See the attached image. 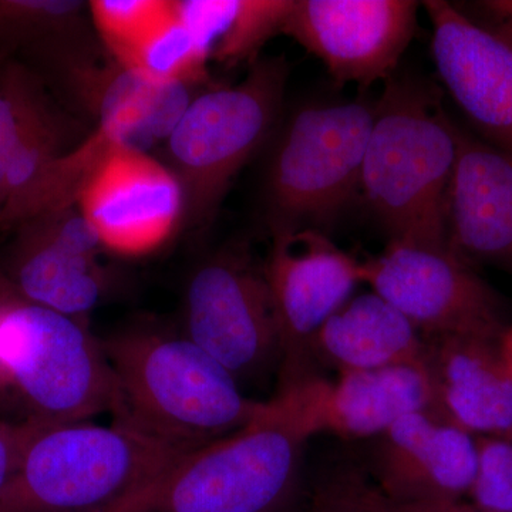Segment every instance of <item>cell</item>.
<instances>
[{"label": "cell", "mask_w": 512, "mask_h": 512, "mask_svg": "<svg viewBox=\"0 0 512 512\" xmlns=\"http://www.w3.org/2000/svg\"><path fill=\"white\" fill-rule=\"evenodd\" d=\"M477 8L484 16L481 26L512 47V0H484Z\"/></svg>", "instance_id": "cell-31"}, {"label": "cell", "mask_w": 512, "mask_h": 512, "mask_svg": "<svg viewBox=\"0 0 512 512\" xmlns=\"http://www.w3.org/2000/svg\"><path fill=\"white\" fill-rule=\"evenodd\" d=\"M313 363L340 373L424 367V339L402 313L375 292L350 298L318 330Z\"/></svg>", "instance_id": "cell-20"}, {"label": "cell", "mask_w": 512, "mask_h": 512, "mask_svg": "<svg viewBox=\"0 0 512 512\" xmlns=\"http://www.w3.org/2000/svg\"><path fill=\"white\" fill-rule=\"evenodd\" d=\"M47 103L45 89L30 67L12 57L0 62V212L13 154L30 121Z\"/></svg>", "instance_id": "cell-24"}, {"label": "cell", "mask_w": 512, "mask_h": 512, "mask_svg": "<svg viewBox=\"0 0 512 512\" xmlns=\"http://www.w3.org/2000/svg\"><path fill=\"white\" fill-rule=\"evenodd\" d=\"M116 384L113 421L185 450L247 426L264 402L184 332L143 323L100 340Z\"/></svg>", "instance_id": "cell-1"}, {"label": "cell", "mask_w": 512, "mask_h": 512, "mask_svg": "<svg viewBox=\"0 0 512 512\" xmlns=\"http://www.w3.org/2000/svg\"><path fill=\"white\" fill-rule=\"evenodd\" d=\"M114 60L160 82L191 86L207 76V56L188 26L178 18L174 2L160 22Z\"/></svg>", "instance_id": "cell-23"}, {"label": "cell", "mask_w": 512, "mask_h": 512, "mask_svg": "<svg viewBox=\"0 0 512 512\" xmlns=\"http://www.w3.org/2000/svg\"><path fill=\"white\" fill-rule=\"evenodd\" d=\"M413 0H293L281 33L308 50L338 84L370 87L393 77L412 43Z\"/></svg>", "instance_id": "cell-11"}, {"label": "cell", "mask_w": 512, "mask_h": 512, "mask_svg": "<svg viewBox=\"0 0 512 512\" xmlns=\"http://www.w3.org/2000/svg\"><path fill=\"white\" fill-rule=\"evenodd\" d=\"M476 440L477 473L468 501L484 512H512V434Z\"/></svg>", "instance_id": "cell-27"}, {"label": "cell", "mask_w": 512, "mask_h": 512, "mask_svg": "<svg viewBox=\"0 0 512 512\" xmlns=\"http://www.w3.org/2000/svg\"><path fill=\"white\" fill-rule=\"evenodd\" d=\"M293 0H177L175 13L197 39L208 62L234 67L252 62L281 33Z\"/></svg>", "instance_id": "cell-21"}, {"label": "cell", "mask_w": 512, "mask_h": 512, "mask_svg": "<svg viewBox=\"0 0 512 512\" xmlns=\"http://www.w3.org/2000/svg\"><path fill=\"white\" fill-rule=\"evenodd\" d=\"M183 332L241 387L279 372L281 330L264 266L239 248L205 259L188 279Z\"/></svg>", "instance_id": "cell-8"}, {"label": "cell", "mask_w": 512, "mask_h": 512, "mask_svg": "<svg viewBox=\"0 0 512 512\" xmlns=\"http://www.w3.org/2000/svg\"><path fill=\"white\" fill-rule=\"evenodd\" d=\"M362 282L421 336H474L500 342L508 328L500 296L450 249L387 244L362 262Z\"/></svg>", "instance_id": "cell-9"}, {"label": "cell", "mask_w": 512, "mask_h": 512, "mask_svg": "<svg viewBox=\"0 0 512 512\" xmlns=\"http://www.w3.org/2000/svg\"><path fill=\"white\" fill-rule=\"evenodd\" d=\"M365 471L343 466L316 484L308 512H375L365 498Z\"/></svg>", "instance_id": "cell-28"}, {"label": "cell", "mask_w": 512, "mask_h": 512, "mask_svg": "<svg viewBox=\"0 0 512 512\" xmlns=\"http://www.w3.org/2000/svg\"><path fill=\"white\" fill-rule=\"evenodd\" d=\"M5 269L23 301L83 320L106 295V251L79 205L37 215L13 227Z\"/></svg>", "instance_id": "cell-12"}, {"label": "cell", "mask_w": 512, "mask_h": 512, "mask_svg": "<svg viewBox=\"0 0 512 512\" xmlns=\"http://www.w3.org/2000/svg\"><path fill=\"white\" fill-rule=\"evenodd\" d=\"M0 383L39 424L89 421L116 400L109 360L83 320L18 296L0 303Z\"/></svg>", "instance_id": "cell-7"}, {"label": "cell", "mask_w": 512, "mask_h": 512, "mask_svg": "<svg viewBox=\"0 0 512 512\" xmlns=\"http://www.w3.org/2000/svg\"><path fill=\"white\" fill-rule=\"evenodd\" d=\"M0 62H3V60H0Z\"/></svg>", "instance_id": "cell-34"}, {"label": "cell", "mask_w": 512, "mask_h": 512, "mask_svg": "<svg viewBox=\"0 0 512 512\" xmlns=\"http://www.w3.org/2000/svg\"><path fill=\"white\" fill-rule=\"evenodd\" d=\"M430 414L471 436L512 434V377L500 342L474 336H423Z\"/></svg>", "instance_id": "cell-18"}, {"label": "cell", "mask_w": 512, "mask_h": 512, "mask_svg": "<svg viewBox=\"0 0 512 512\" xmlns=\"http://www.w3.org/2000/svg\"><path fill=\"white\" fill-rule=\"evenodd\" d=\"M26 431V421L20 424L0 423V494L5 490L15 471Z\"/></svg>", "instance_id": "cell-30"}, {"label": "cell", "mask_w": 512, "mask_h": 512, "mask_svg": "<svg viewBox=\"0 0 512 512\" xmlns=\"http://www.w3.org/2000/svg\"><path fill=\"white\" fill-rule=\"evenodd\" d=\"M66 140L63 120L47 103L30 121L10 161L3 210L35 183L47 164L66 153Z\"/></svg>", "instance_id": "cell-25"}, {"label": "cell", "mask_w": 512, "mask_h": 512, "mask_svg": "<svg viewBox=\"0 0 512 512\" xmlns=\"http://www.w3.org/2000/svg\"><path fill=\"white\" fill-rule=\"evenodd\" d=\"M80 211L106 251L137 258L183 225V191L170 168L144 151L116 147L86 184Z\"/></svg>", "instance_id": "cell-14"}, {"label": "cell", "mask_w": 512, "mask_h": 512, "mask_svg": "<svg viewBox=\"0 0 512 512\" xmlns=\"http://www.w3.org/2000/svg\"><path fill=\"white\" fill-rule=\"evenodd\" d=\"M272 402L295 430L309 440L329 433L343 439H376L404 416L431 412L433 393L424 367L319 375L278 390Z\"/></svg>", "instance_id": "cell-13"}, {"label": "cell", "mask_w": 512, "mask_h": 512, "mask_svg": "<svg viewBox=\"0 0 512 512\" xmlns=\"http://www.w3.org/2000/svg\"><path fill=\"white\" fill-rule=\"evenodd\" d=\"M444 86L480 138L512 158V47L443 0L423 3Z\"/></svg>", "instance_id": "cell-15"}, {"label": "cell", "mask_w": 512, "mask_h": 512, "mask_svg": "<svg viewBox=\"0 0 512 512\" xmlns=\"http://www.w3.org/2000/svg\"><path fill=\"white\" fill-rule=\"evenodd\" d=\"M288 74L285 57L256 60L242 82L188 104L164 141L183 191L185 228L202 231L215 221L239 171L274 130Z\"/></svg>", "instance_id": "cell-5"}, {"label": "cell", "mask_w": 512, "mask_h": 512, "mask_svg": "<svg viewBox=\"0 0 512 512\" xmlns=\"http://www.w3.org/2000/svg\"><path fill=\"white\" fill-rule=\"evenodd\" d=\"M170 6L167 0H93L89 12L111 57L119 59L167 15Z\"/></svg>", "instance_id": "cell-26"}, {"label": "cell", "mask_w": 512, "mask_h": 512, "mask_svg": "<svg viewBox=\"0 0 512 512\" xmlns=\"http://www.w3.org/2000/svg\"><path fill=\"white\" fill-rule=\"evenodd\" d=\"M306 441L268 400L247 426L185 454L103 512H289Z\"/></svg>", "instance_id": "cell-4"}, {"label": "cell", "mask_w": 512, "mask_h": 512, "mask_svg": "<svg viewBox=\"0 0 512 512\" xmlns=\"http://www.w3.org/2000/svg\"><path fill=\"white\" fill-rule=\"evenodd\" d=\"M367 476V474H366ZM365 498L375 512H484L470 501H437V503H396L387 500L366 477Z\"/></svg>", "instance_id": "cell-29"}, {"label": "cell", "mask_w": 512, "mask_h": 512, "mask_svg": "<svg viewBox=\"0 0 512 512\" xmlns=\"http://www.w3.org/2000/svg\"><path fill=\"white\" fill-rule=\"evenodd\" d=\"M26 423L0 512H103L191 453L116 421Z\"/></svg>", "instance_id": "cell-3"}, {"label": "cell", "mask_w": 512, "mask_h": 512, "mask_svg": "<svg viewBox=\"0 0 512 512\" xmlns=\"http://www.w3.org/2000/svg\"><path fill=\"white\" fill-rule=\"evenodd\" d=\"M448 195V249L458 258L512 271V158L457 127Z\"/></svg>", "instance_id": "cell-19"}, {"label": "cell", "mask_w": 512, "mask_h": 512, "mask_svg": "<svg viewBox=\"0 0 512 512\" xmlns=\"http://www.w3.org/2000/svg\"><path fill=\"white\" fill-rule=\"evenodd\" d=\"M16 295H6V293H0V303L8 301L10 298H15Z\"/></svg>", "instance_id": "cell-33"}, {"label": "cell", "mask_w": 512, "mask_h": 512, "mask_svg": "<svg viewBox=\"0 0 512 512\" xmlns=\"http://www.w3.org/2000/svg\"><path fill=\"white\" fill-rule=\"evenodd\" d=\"M86 9L77 0H0V60L19 52L36 64L92 52Z\"/></svg>", "instance_id": "cell-22"}, {"label": "cell", "mask_w": 512, "mask_h": 512, "mask_svg": "<svg viewBox=\"0 0 512 512\" xmlns=\"http://www.w3.org/2000/svg\"><path fill=\"white\" fill-rule=\"evenodd\" d=\"M373 120L375 104L367 100L313 104L292 114L266 175L272 237L323 232L362 194Z\"/></svg>", "instance_id": "cell-6"}, {"label": "cell", "mask_w": 512, "mask_h": 512, "mask_svg": "<svg viewBox=\"0 0 512 512\" xmlns=\"http://www.w3.org/2000/svg\"><path fill=\"white\" fill-rule=\"evenodd\" d=\"M272 238L264 271L281 330L278 390H284L318 375L312 340L362 282V262L336 247L325 232L306 229Z\"/></svg>", "instance_id": "cell-10"}, {"label": "cell", "mask_w": 512, "mask_h": 512, "mask_svg": "<svg viewBox=\"0 0 512 512\" xmlns=\"http://www.w3.org/2000/svg\"><path fill=\"white\" fill-rule=\"evenodd\" d=\"M500 352L512 377V325L508 326L500 339Z\"/></svg>", "instance_id": "cell-32"}, {"label": "cell", "mask_w": 512, "mask_h": 512, "mask_svg": "<svg viewBox=\"0 0 512 512\" xmlns=\"http://www.w3.org/2000/svg\"><path fill=\"white\" fill-rule=\"evenodd\" d=\"M457 126L429 87L390 77L375 103L362 195L389 244L448 249Z\"/></svg>", "instance_id": "cell-2"}, {"label": "cell", "mask_w": 512, "mask_h": 512, "mask_svg": "<svg viewBox=\"0 0 512 512\" xmlns=\"http://www.w3.org/2000/svg\"><path fill=\"white\" fill-rule=\"evenodd\" d=\"M97 127L120 130L134 150L167 140L191 103L190 84L160 82L114 60L74 57L47 70Z\"/></svg>", "instance_id": "cell-17"}, {"label": "cell", "mask_w": 512, "mask_h": 512, "mask_svg": "<svg viewBox=\"0 0 512 512\" xmlns=\"http://www.w3.org/2000/svg\"><path fill=\"white\" fill-rule=\"evenodd\" d=\"M477 461L476 437L433 414L413 413L376 437L367 477L396 503L460 501L470 493Z\"/></svg>", "instance_id": "cell-16"}]
</instances>
